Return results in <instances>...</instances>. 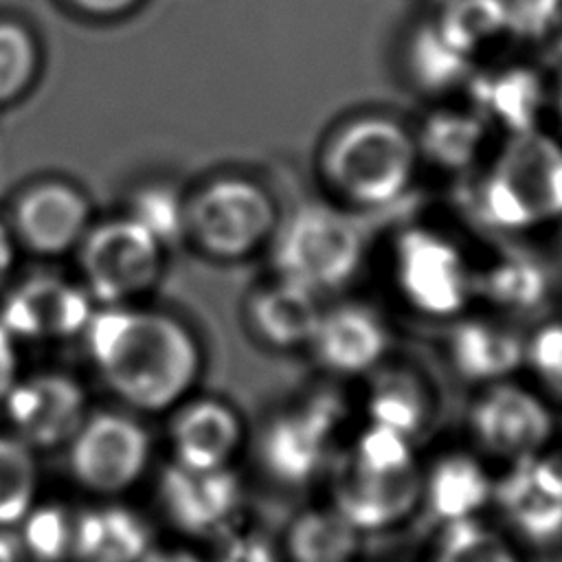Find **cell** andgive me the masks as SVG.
Segmentation results:
<instances>
[{
  "instance_id": "35",
  "label": "cell",
  "mask_w": 562,
  "mask_h": 562,
  "mask_svg": "<svg viewBox=\"0 0 562 562\" xmlns=\"http://www.w3.org/2000/svg\"><path fill=\"white\" fill-rule=\"evenodd\" d=\"M35 70V44L31 35L11 22H0V101L18 97Z\"/></svg>"
},
{
  "instance_id": "26",
  "label": "cell",
  "mask_w": 562,
  "mask_h": 562,
  "mask_svg": "<svg viewBox=\"0 0 562 562\" xmlns=\"http://www.w3.org/2000/svg\"><path fill=\"white\" fill-rule=\"evenodd\" d=\"M424 562H527V553L487 516L439 525Z\"/></svg>"
},
{
  "instance_id": "30",
  "label": "cell",
  "mask_w": 562,
  "mask_h": 562,
  "mask_svg": "<svg viewBox=\"0 0 562 562\" xmlns=\"http://www.w3.org/2000/svg\"><path fill=\"white\" fill-rule=\"evenodd\" d=\"M33 450L18 437L0 435V529L20 525L37 496Z\"/></svg>"
},
{
  "instance_id": "8",
  "label": "cell",
  "mask_w": 562,
  "mask_h": 562,
  "mask_svg": "<svg viewBox=\"0 0 562 562\" xmlns=\"http://www.w3.org/2000/svg\"><path fill=\"white\" fill-rule=\"evenodd\" d=\"M391 281L402 305L426 321L450 323L476 303V270L459 244L432 228L397 235Z\"/></svg>"
},
{
  "instance_id": "2",
  "label": "cell",
  "mask_w": 562,
  "mask_h": 562,
  "mask_svg": "<svg viewBox=\"0 0 562 562\" xmlns=\"http://www.w3.org/2000/svg\"><path fill=\"white\" fill-rule=\"evenodd\" d=\"M422 167L415 127L389 112H358L336 123L316 154V173L334 204L378 211L400 202Z\"/></svg>"
},
{
  "instance_id": "32",
  "label": "cell",
  "mask_w": 562,
  "mask_h": 562,
  "mask_svg": "<svg viewBox=\"0 0 562 562\" xmlns=\"http://www.w3.org/2000/svg\"><path fill=\"white\" fill-rule=\"evenodd\" d=\"M20 547L40 562L72 560L75 512L64 505H33L22 518Z\"/></svg>"
},
{
  "instance_id": "5",
  "label": "cell",
  "mask_w": 562,
  "mask_h": 562,
  "mask_svg": "<svg viewBox=\"0 0 562 562\" xmlns=\"http://www.w3.org/2000/svg\"><path fill=\"white\" fill-rule=\"evenodd\" d=\"M476 211L503 233L562 220V145L538 127L507 134L479 182Z\"/></svg>"
},
{
  "instance_id": "24",
  "label": "cell",
  "mask_w": 562,
  "mask_h": 562,
  "mask_svg": "<svg viewBox=\"0 0 562 562\" xmlns=\"http://www.w3.org/2000/svg\"><path fill=\"white\" fill-rule=\"evenodd\" d=\"M88 224L86 200L66 184H40L18 206V231L40 252L75 246Z\"/></svg>"
},
{
  "instance_id": "4",
  "label": "cell",
  "mask_w": 562,
  "mask_h": 562,
  "mask_svg": "<svg viewBox=\"0 0 562 562\" xmlns=\"http://www.w3.org/2000/svg\"><path fill=\"white\" fill-rule=\"evenodd\" d=\"M310 386L272 406L250 432L259 472L279 490L299 492L327 481L351 430L356 404L340 382Z\"/></svg>"
},
{
  "instance_id": "38",
  "label": "cell",
  "mask_w": 562,
  "mask_h": 562,
  "mask_svg": "<svg viewBox=\"0 0 562 562\" xmlns=\"http://www.w3.org/2000/svg\"><path fill=\"white\" fill-rule=\"evenodd\" d=\"M18 380V351H15V338L4 329L0 323V404L13 382Z\"/></svg>"
},
{
  "instance_id": "21",
  "label": "cell",
  "mask_w": 562,
  "mask_h": 562,
  "mask_svg": "<svg viewBox=\"0 0 562 562\" xmlns=\"http://www.w3.org/2000/svg\"><path fill=\"white\" fill-rule=\"evenodd\" d=\"M90 294L57 277H35L2 303L0 323L13 338L61 340L83 334L92 316Z\"/></svg>"
},
{
  "instance_id": "12",
  "label": "cell",
  "mask_w": 562,
  "mask_h": 562,
  "mask_svg": "<svg viewBox=\"0 0 562 562\" xmlns=\"http://www.w3.org/2000/svg\"><path fill=\"white\" fill-rule=\"evenodd\" d=\"M66 446L72 479L99 496L130 490L151 461L149 432L138 419L121 413L88 415Z\"/></svg>"
},
{
  "instance_id": "3",
  "label": "cell",
  "mask_w": 562,
  "mask_h": 562,
  "mask_svg": "<svg viewBox=\"0 0 562 562\" xmlns=\"http://www.w3.org/2000/svg\"><path fill=\"white\" fill-rule=\"evenodd\" d=\"M422 461L415 439L360 422L327 476V501L364 536L402 527L422 512Z\"/></svg>"
},
{
  "instance_id": "27",
  "label": "cell",
  "mask_w": 562,
  "mask_h": 562,
  "mask_svg": "<svg viewBox=\"0 0 562 562\" xmlns=\"http://www.w3.org/2000/svg\"><path fill=\"white\" fill-rule=\"evenodd\" d=\"M549 299V281L540 268L520 259L498 261L494 268L476 272V301H485L490 312L509 321L536 314Z\"/></svg>"
},
{
  "instance_id": "19",
  "label": "cell",
  "mask_w": 562,
  "mask_h": 562,
  "mask_svg": "<svg viewBox=\"0 0 562 562\" xmlns=\"http://www.w3.org/2000/svg\"><path fill=\"white\" fill-rule=\"evenodd\" d=\"M360 419L391 428L422 443L439 415V395L428 373L395 353L362 380L356 404Z\"/></svg>"
},
{
  "instance_id": "18",
  "label": "cell",
  "mask_w": 562,
  "mask_h": 562,
  "mask_svg": "<svg viewBox=\"0 0 562 562\" xmlns=\"http://www.w3.org/2000/svg\"><path fill=\"white\" fill-rule=\"evenodd\" d=\"M496 470L472 446H448L422 461V512L435 527L487 516Z\"/></svg>"
},
{
  "instance_id": "31",
  "label": "cell",
  "mask_w": 562,
  "mask_h": 562,
  "mask_svg": "<svg viewBox=\"0 0 562 562\" xmlns=\"http://www.w3.org/2000/svg\"><path fill=\"white\" fill-rule=\"evenodd\" d=\"M525 378L562 406V318H542L525 329Z\"/></svg>"
},
{
  "instance_id": "9",
  "label": "cell",
  "mask_w": 562,
  "mask_h": 562,
  "mask_svg": "<svg viewBox=\"0 0 562 562\" xmlns=\"http://www.w3.org/2000/svg\"><path fill=\"white\" fill-rule=\"evenodd\" d=\"M463 426L465 443L501 468L558 443L560 415L542 391L516 375L474 389Z\"/></svg>"
},
{
  "instance_id": "33",
  "label": "cell",
  "mask_w": 562,
  "mask_h": 562,
  "mask_svg": "<svg viewBox=\"0 0 562 562\" xmlns=\"http://www.w3.org/2000/svg\"><path fill=\"white\" fill-rule=\"evenodd\" d=\"M435 22L470 57L483 44L509 33L496 0H452L450 9Z\"/></svg>"
},
{
  "instance_id": "25",
  "label": "cell",
  "mask_w": 562,
  "mask_h": 562,
  "mask_svg": "<svg viewBox=\"0 0 562 562\" xmlns=\"http://www.w3.org/2000/svg\"><path fill=\"white\" fill-rule=\"evenodd\" d=\"M487 125L476 110H432L415 127L422 162H432L443 171L470 169L485 149Z\"/></svg>"
},
{
  "instance_id": "16",
  "label": "cell",
  "mask_w": 562,
  "mask_h": 562,
  "mask_svg": "<svg viewBox=\"0 0 562 562\" xmlns=\"http://www.w3.org/2000/svg\"><path fill=\"white\" fill-rule=\"evenodd\" d=\"M250 446V428L241 411L220 395H189L171 411V461L193 470L239 465Z\"/></svg>"
},
{
  "instance_id": "17",
  "label": "cell",
  "mask_w": 562,
  "mask_h": 562,
  "mask_svg": "<svg viewBox=\"0 0 562 562\" xmlns=\"http://www.w3.org/2000/svg\"><path fill=\"white\" fill-rule=\"evenodd\" d=\"M2 404L13 437L31 450L66 446L88 417L81 384L55 371L18 378Z\"/></svg>"
},
{
  "instance_id": "36",
  "label": "cell",
  "mask_w": 562,
  "mask_h": 562,
  "mask_svg": "<svg viewBox=\"0 0 562 562\" xmlns=\"http://www.w3.org/2000/svg\"><path fill=\"white\" fill-rule=\"evenodd\" d=\"M213 547V562H283L279 538L250 520L226 533Z\"/></svg>"
},
{
  "instance_id": "40",
  "label": "cell",
  "mask_w": 562,
  "mask_h": 562,
  "mask_svg": "<svg viewBox=\"0 0 562 562\" xmlns=\"http://www.w3.org/2000/svg\"><path fill=\"white\" fill-rule=\"evenodd\" d=\"M75 2L79 9L88 11V13H101V15H112V13H121L127 7H132L136 0H70Z\"/></svg>"
},
{
  "instance_id": "28",
  "label": "cell",
  "mask_w": 562,
  "mask_h": 562,
  "mask_svg": "<svg viewBox=\"0 0 562 562\" xmlns=\"http://www.w3.org/2000/svg\"><path fill=\"white\" fill-rule=\"evenodd\" d=\"M472 57L461 50L432 20L413 31L406 44V70L426 92H448L465 79Z\"/></svg>"
},
{
  "instance_id": "37",
  "label": "cell",
  "mask_w": 562,
  "mask_h": 562,
  "mask_svg": "<svg viewBox=\"0 0 562 562\" xmlns=\"http://www.w3.org/2000/svg\"><path fill=\"white\" fill-rule=\"evenodd\" d=\"M509 33L538 35L542 33L558 15L562 0H496Z\"/></svg>"
},
{
  "instance_id": "22",
  "label": "cell",
  "mask_w": 562,
  "mask_h": 562,
  "mask_svg": "<svg viewBox=\"0 0 562 562\" xmlns=\"http://www.w3.org/2000/svg\"><path fill=\"white\" fill-rule=\"evenodd\" d=\"M277 538L283 562H360L367 536L325 498L299 507Z\"/></svg>"
},
{
  "instance_id": "1",
  "label": "cell",
  "mask_w": 562,
  "mask_h": 562,
  "mask_svg": "<svg viewBox=\"0 0 562 562\" xmlns=\"http://www.w3.org/2000/svg\"><path fill=\"white\" fill-rule=\"evenodd\" d=\"M88 353L105 386L140 413H167L195 393L204 347L180 318L125 305L92 312Z\"/></svg>"
},
{
  "instance_id": "11",
  "label": "cell",
  "mask_w": 562,
  "mask_h": 562,
  "mask_svg": "<svg viewBox=\"0 0 562 562\" xmlns=\"http://www.w3.org/2000/svg\"><path fill=\"white\" fill-rule=\"evenodd\" d=\"M158 503L167 522L193 542L215 544L250 520V490L239 465L193 470L171 461L158 476Z\"/></svg>"
},
{
  "instance_id": "34",
  "label": "cell",
  "mask_w": 562,
  "mask_h": 562,
  "mask_svg": "<svg viewBox=\"0 0 562 562\" xmlns=\"http://www.w3.org/2000/svg\"><path fill=\"white\" fill-rule=\"evenodd\" d=\"M132 220L151 233L160 246L173 244L187 237V200L169 187L145 189L134 202Z\"/></svg>"
},
{
  "instance_id": "43",
  "label": "cell",
  "mask_w": 562,
  "mask_h": 562,
  "mask_svg": "<svg viewBox=\"0 0 562 562\" xmlns=\"http://www.w3.org/2000/svg\"><path fill=\"white\" fill-rule=\"evenodd\" d=\"M555 105H558V114H560V119H562V83H560V88H558V97H555Z\"/></svg>"
},
{
  "instance_id": "41",
  "label": "cell",
  "mask_w": 562,
  "mask_h": 562,
  "mask_svg": "<svg viewBox=\"0 0 562 562\" xmlns=\"http://www.w3.org/2000/svg\"><path fill=\"white\" fill-rule=\"evenodd\" d=\"M11 268H13V241L4 224L0 222V285L9 277Z\"/></svg>"
},
{
  "instance_id": "13",
  "label": "cell",
  "mask_w": 562,
  "mask_h": 562,
  "mask_svg": "<svg viewBox=\"0 0 562 562\" xmlns=\"http://www.w3.org/2000/svg\"><path fill=\"white\" fill-rule=\"evenodd\" d=\"M305 353L323 378L362 382L393 356V327L364 301H327Z\"/></svg>"
},
{
  "instance_id": "14",
  "label": "cell",
  "mask_w": 562,
  "mask_h": 562,
  "mask_svg": "<svg viewBox=\"0 0 562 562\" xmlns=\"http://www.w3.org/2000/svg\"><path fill=\"white\" fill-rule=\"evenodd\" d=\"M162 246L136 220L108 222L83 244V274L90 292L105 305H123L149 290L160 274Z\"/></svg>"
},
{
  "instance_id": "44",
  "label": "cell",
  "mask_w": 562,
  "mask_h": 562,
  "mask_svg": "<svg viewBox=\"0 0 562 562\" xmlns=\"http://www.w3.org/2000/svg\"><path fill=\"white\" fill-rule=\"evenodd\" d=\"M560 435H562V417H560Z\"/></svg>"
},
{
  "instance_id": "29",
  "label": "cell",
  "mask_w": 562,
  "mask_h": 562,
  "mask_svg": "<svg viewBox=\"0 0 562 562\" xmlns=\"http://www.w3.org/2000/svg\"><path fill=\"white\" fill-rule=\"evenodd\" d=\"M483 110H476L487 123L496 121L507 134L536 130L533 116L542 108L544 94L540 81L527 70H505L483 83Z\"/></svg>"
},
{
  "instance_id": "6",
  "label": "cell",
  "mask_w": 562,
  "mask_h": 562,
  "mask_svg": "<svg viewBox=\"0 0 562 562\" xmlns=\"http://www.w3.org/2000/svg\"><path fill=\"white\" fill-rule=\"evenodd\" d=\"M268 252L270 274L329 301L362 272L367 235L340 204H303L281 220Z\"/></svg>"
},
{
  "instance_id": "15",
  "label": "cell",
  "mask_w": 562,
  "mask_h": 562,
  "mask_svg": "<svg viewBox=\"0 0 562 562\" xmlns=\"http://www.w3.org/2000/svg\"><path fill=\"white\" fill-rule=\"evenodd\" d=\"M525 329L490 310H468L446 323L443 358L454 378L472 389L522 375Z\"/></svg>"
},
{
  "instance_id": "42",
  "label": "cell",
  "mask_w": 562,
  "mask_h": 562,
  "mask_svg": "<svg viewBox=\"0 0 562 562\" xmlns=\"http://www.w3.org/2000/svg\"><path fill=\"white\" fill-rule=\"evenodd\" d=\"M20 560H22L20 540H15L11 533L0 529V562H20Z\"/></svg>"
},
{
  "instance_id": "10",
  "label": "cell",
  "mask_w": 562,
  "mask_h": 562,
  "mask_svg": "<svg viewBox=\"0 0 562 562\" xmlns=\"http://www.w3.org/2000/svg\"><path fill=\"white\" fill-rule=\"evenodd\" d=\"M490 512L525 553L562 551V448L501 465Z\"/></svg>"
},
{
  "instance_id": "39",
  "label": "cell",
  "mask_w": 562,
  "mask_h": 562,
  "mask_svg": "<svg viewBox=\"0 0 562 562\" xmlns=\"http://www.w3.org/2000/svg\"><path fill=\"white\" fill-rule=\"evenodd\" d=\"M140 562H213L211 555L198 551L195 547H154Z\"/></svg>"
},
{
  "instance_id": "20",
  "label": "cell",
  "mask_w": 562,
  "mask_h": 562,
  "mask_svg": "<svg viewBox=\"0 0 562 562\" xmlns=\"http://www.w3.org/2000/svg\"><path fill=\"white\" fill-rule=\"evenodd\" d=\"M327 299L270 274L246 296L244 325L250 338L272 353H299L310 347Z\"/></svg>"
},
{
  "instance_id": "7",
  "label": "cell",
  "mask_w": 562,
  "mask_h": 562,
  "mask_svg": "<svg viewBox=\"0 0 562 562\" xmlns=\"http://www.w3.org/2000/svg\"><path fill=\"white\" fill-rule=\"evenodd\" d=\"M281 220L274 191L244 173L213 178L187 200V237L206 257L226 263L268 250Z\"/></svg>"
},
{
  "instance_id": "23",
  "label": "cell",
  "mask_w": 562,
  "mask_h": 562,
  "mask_svg": "<svg viewBox=\"0 0 562 562\" xmlns=\"http://www.w3.org/2000/svg\"><path fill=\"white\" fill-rule=\"evenodd\" d=\"M154 549L143 516L123 505H99L75 514L72 560L140 562Z\"/></svg>"
}]
</instances>
